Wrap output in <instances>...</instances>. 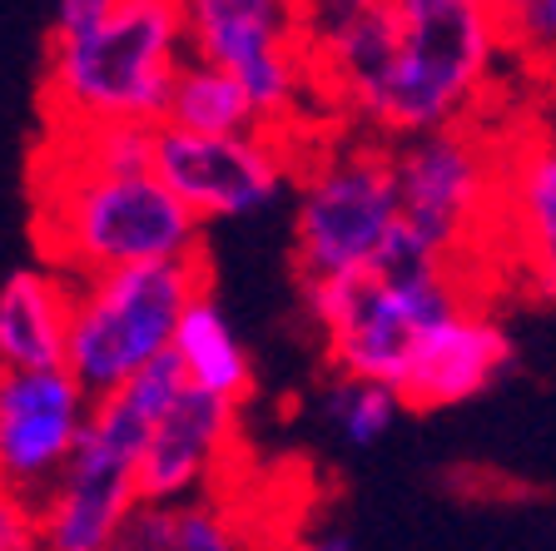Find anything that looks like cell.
I'll return each instance as SVG.
<instances>
[{
  "label": "cell",
  "instance_id": "obj_6",
  "mask_svg": "<svg viewBox=\"0 0 556 551\" xmlns=\"http://www.w3.org/2000/svg\"><path fill=\"white\" fill-rule=\"evenodd\" d=\"M185 388V373L174 358L139 373L129 388L94 398L90 427L80 448L60 472V483L46 497H35V527L46 551H110L125 522L135 517L139 497V462L150 448L160 417Z\"/></svg>",
  "mask_w": 556,
  "mask_h": 551
},
{
  "label": "cell",
  "instance_id": "obj_1",
  "mask_svg": "<svg viewBox=\"0 0 556 551\" xmlns=\"http://www.w3.org/2000/svg\"><path fill=\"white\" fill-rule=\"evenodd\" d=\"M507 50L497 0H393L372 60L333 90V115L378 139L472 125Z\"/></svg>",
  "mask_w": 556,
  "mask_h": 551
},
{
  "label": "cell",
  "instance_id": "obj_14",
  "mask_svg": "<svg viewBox=\"0 0 556 551\" xmlns=\"http://www.w3.org/2000/svg\"><path fill=\"white\" fill-rule=\"evenodd\" d=\"M507 174H502V224L521 274L536 293L556 299V135L527 129L521 139L502 145Z\"/></svg>",
  "mask_w": 556,
  "mask_h": 551
},
{
  "label": "cell",
  "instance_id": "obj_12",
  "mask_svg": "<svg viewBox=\"0 0 556 551\" xmlns=\"http://www.w3.org/2000/svg\"><path fill=\"white\" fill-rule=\"evenodd\" d=\"M233 437H239V408L185 383L144 448L139 497L154 506H185L208 497V483L229 458Z\"/></svg>",
  "mask_w": 556,
  "mask_h": 551
},
{
  "label": "cell",
  "instance_id": "obj_8",
  "mask_svg": "<svg viewBox=\"0 0 556 551\" xmlns=\"http://www.w3.org/2000/svg\"><path fill=\"white\" fill-rule=\"evenodd\" d=\"M189 60L239 75L264 129L313 139L308 110H328L308 35V0H174ZM333 115V110H328Z\"/></svg>",
  "mask_w": 556,
  "mask_h": 551
},
{
  "label": "cell",
  "instance_id": "obj_5",
  "mask_svg": "<svg viewBox=\"0 0 556 551\" xmlns=\"http://www.w3.org/2000/svg\"><path fill=\"white\" fill-rule=\"evenodd\" d=\"M403 239L393 139L368 129H333L303 145L293 184V268L303 288L368 274Z\"/></svg>",
  "mask_w": 556,
  "mask_h": 551
},
{
  "label": "cell",
  "instance_id": "obj_10",
  "mask_svg": "<svg viewBox=\"0 0 556 551\" xmlns=\"http://www.w3.org/2000/svg\"><path fill=\"white\" fill-rule=\"evenodd\" d=\"M303 145L278 129H249V135H185L160 125L154 145V174L174 189V199L199 224L249 218L274 209L293 195L303 170Z\"/></svg>",
  "mask_w": 556,
  "mask_h": 551
},
{
  "label": "cell",
  "instance_id": "obj_2",
  "mask_svg": "<svg viewBox=\"0 0 556 551\" xmlns=\"http://www.w3.org/2000/svg\"><path fill=\"white\" fill-rule=\"evenodd\" d=\"M30 234L40 264L70 284L139 264L199 259L204 224L189 214L160 174H94L35 150L30 164Z\"/></svg>",
  "mask_w": 556,
  "mask_h": 551
},
{
  "label": "cell",
  "instance_id": "obj_11",
  "mask_svg": "<svg viewBox=\"0 0 556 551\" xmlns=\"http://www.w3.org/2000/svg\"><path fill=\"white\" fill-rule=\"evenodd\" d=\"M94 398L70 367L0 373V472L5 492L46 497L90 427Z\"/></svg>",
  "mask_w": 556,
  "mask_h": 551
},
{
  "label": "cell",
  "instance_id": "obj_22",
  "mask_svg": "<svg viewBox=\"0 0 556 551\" xmlns=\"http://www.w3.org/2000/svg\"><path fill=\"white\" fill-rule=\"evenodd\" d=\"M393 0H308V35L324 40V35L343 30V25L363 21V15H378L388 11Z\"/></svg>",
  "mask_w": 556,
  "mask_h": 551
},
{
  "label": "cell",
  "instance_id": "obj_3",
  "mask_svg": "<svg viewBox=\"0 0 556 551\" xmlns=\"http://www.w3.org/2000/svg\"><path fill=\"white\" fill-rule=\"evenodd\" d=\"M185 65L189 40L174 0H115L94 25L50 30L40 80L46 129H160Z\"/></svg>",
  "mask_w": 556,
  "mask_h": 551
},
{
  "label": "cell",
  "instance_id": "obj_24",
  "mask_svg": "<svg viewBox=\"0 0 556 551\" xmlns=\"http://www.w3.org/2000/svg\"><path fill=\"white\" fill-rule=\"evenodd\" d=\"M299 551H353V537L343 527H318L299 541Z\"/></svg>",
  "mask_w": 556,
  "mask_h": 551
},
{
  "label": "cell",
  "instance_id": "obj_23",
  "mask_svg": "<svg viewBox=\"0 0 556 551\" xmlns=\"http://www.w3.org/2000/svg\"><path fill=\"white\" fill-rule=\"evenodd\" d=\"M0 551H46L40 527H35L30 497L5 492V517H0Z\"/></svg>",
  "mask_w": 556,
  "mask_h": 551
},
{
  "label": "cell",
  "instance_id": "obj_18",
  "mask_svg": "<svg viewBox=\"0 0 556 551\" xmlns=\"http://www.w3.org/2000/svg\"><path fill=\"white\" fill-rule=\"evenodd\" d=\"M407 402L393 383H372V378H343L333 373L324 392V417L338 433V442L348 448H372L378 437H388V427L397 423Z\"/></svg>",
  "mask_w": 556,
  "mask_h": 551
},
{
  "label": "cell",
  "instance_id": "obj_4",
  "mask_svg": "<svg viewBox=\"0 0 556 551\" xmlns=\"http://www.w3.org/2000/svg\"><path fill=\"white\" fill-rule=\"evenodd\" d=\"M308 318L324 338V358L343 378L403 383L417 343L438 323L467 313V278L463 264L417 249L413 239H397L393 253L368 274L308 284Z\"/></svg>",
  "mask_w": 556,
  "mask_h": 551
},
{
  "label": "cell",
  "instance_id": "obj_20",
  "mask_svg": "<svg viewBox=\"0 0 556 551\" xmlns=\"http://www.w3.org/2000/svg\"><path fill=\"white\" fill-rule=\"evenodd\" d=\"M174 551H243V541L229 512L199 497V502L174 506Z\"/></svg>",
  "mask_w": 556,
  "mask_h": 551
},
{
  "label": "cell",
  "instance_id": "obj_19",
  "mask_svg": "<svg viewBox=\"0 0 556 551\" xmlns=\"http://www.w3.org/2000/svg\"><path fill=\"white\" fill-rule=\"evenodd\" d=\"M507 50L532 65H556V0H497Z\"/></svg>",
  "mask_w": 556,
  "mask_h": 551
},
{
  "label": "cell",
  "instance_id": "obj_17",
  "mask_svg": "<svg viewBox=\"0 0 556 551\" xmlns=\"http://www.w3.org/2000/svg\"><path fill=\"white\" fill-rule=\"evenodd\" d=\"M164 125L185 129V135H249V129H264V120H258V104L243 90L239 75L189 60L174 80Z\"/></svg>",
  "mask_w": 556,
  "mask_h": 551
},
{
  "label": "cell",
  "instance_id": "obj_7",
  "mask_svg": "<svg viewBox=\"0 0 556 551\" xmlns=\"http://www.w3.org/2000/svg\"><path fill=\"white\" fill-rule=\"evenodd\" d=\"M208 293L204 259L139 264L119 274L80 278L70 313L65 367L90 388V398L129 388L139 373L174 358L179 323Z\"/></svg>",
  "mask_w": 556,
  "mask_h": 551
},
{
  "label": "cell",
  "instance_id": "obj_16",
  "mask_svg": "<svg viewBox=\"0 0 556 551\" xmlns=\"http://www.w3.org/2000/svg\"><path fill=\"white\" fill-rule=\"evenodd\" d=\"M174 363H179L189 388L214 392V398L233 402V408L254 392V358H249L243 338L233 334L229 313L219 309L214 293L194 299V309L185 313L179 338H174Z\"/></svg>",
  "mask_w": 556,
  "mask_h": 551
},
{
  "label": "cell",
  "instance_id": "obj_13",
  "mask_svg": "<svg viewBox=\"0 0 556 551\" xmlns=\"http://www.w3.org/2000/svg\"><path fill=\"white\" fill-rule=\"evenodd\" d=\"M507 363H511L507 328H502L492 313L467 309V313H457V318L438 323V328L417 343L397 392H403V402L413 413H442V408L482 398V392L507 373Z\"/></svg>",
  "mask_w": 556,
  "mask_h": 551
},
{
  "label": "cell",
  "instance_id": "obj_21",
  "mask_svg": "<svg viewBox=\"0 0 556 551\" xmlns=\"http://www.w3.org/2000/svg\"><path fill=\"white\" fill-rule=\"evenodd\" d=\"M110 551H174V506L139 502Z\"/></svg>",
  "mask_w": 556,
  "mask_h": 551
},
{
  "label": "cell",
  "instance_id": "obj_9",
  "mask_svg": "<svg viewBox=\"0 0 556 551\" xmlns=\"http://www.w3.org/2000/svg\"><path fill=\"white\" fill-rule=\"evenodd\" d=\"M403 234L417 249L467 264L482 234L502 224V174L507 154L477 125H452L393 145Z\"/></svg>",
  "mask_w": 556,
  "mask_h": 551
},
{
  "label": "cell",
  "instance_id": "obj_15",
  "mask_svg": "<svg viewBox=\"0 0 556 551\" xmlns=\"http://www.w3.org/2000/svg\"><path fill=\"white\" fill-rule=\"evenodd\" d=\"M75 284L55 268H15L0 293V363L5 373L25 367H65Z\"/></svg>",
  "mask_w": 556,
  "mask_h": 551
}]
</instances>
